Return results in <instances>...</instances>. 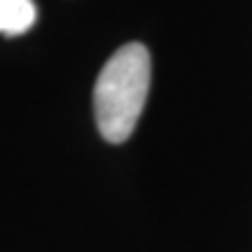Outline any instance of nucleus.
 Masks as SVG:
<instances>
[{"mask_svg":"<svg viewBox=\"0 0 252 252\" xmlns=\"http://www.w3.org/2000/svg\"><path fill=\"white\" fill-rule=\"evenodd\" d=\"M152 61L147 47L128 42L103 65L94 87V117L108 143H124L133 133L147 100Z\"/></svg>","mask_w":252,"mask_h":252,"instance_id":"1","label":"nucleus"},{"mask_svg":"<svg viewBox=\"0 0 252 252\" xmlns=\"http://www.w3.org/2000/svg\"><path fill=\"white\" fill-rule=\"evenodd\" d=\"M35 17L33 0H0V35H24L33 28Z\"/></svg>","mask_w":252,"mask_h":252,"instance_id":"2","label":"nucleus"}]
</instances>
